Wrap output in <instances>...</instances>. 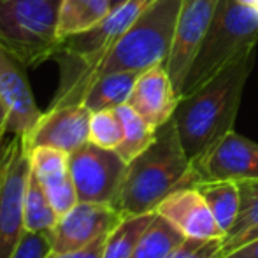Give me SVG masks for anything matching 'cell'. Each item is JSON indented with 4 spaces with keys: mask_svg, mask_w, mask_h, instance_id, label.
<instances>
[{
    "mask_svg": "<svg viewBox=\"0 0 258 258\" xmlns=\"http://www.w3.org/2000/svg\"><path fill=\"white\" fill-rule=\"evenodd\" d=\"M256 49L227 67L204 86L181 97L172 121L191 163L234 130L244 86L255 67Z\"/></svg>",
    "mask_w": 258,
    "mask_h": 258,
    "instance_id": "cell-1",
    "label": "cell"
},
{
    "mask_svg": "<svg viewBox=\"0 0 258 258\" xmlns=\"http://www.w3.org/2000/svg\"><path fill=\"white\" fill-rule=\"evenodd\" d=\"M195 181L194 163L181 146L176 125L169 119L156 128L153 143L128 162L114 207L123 216L155 213L167 195Z\"/></svg>",
    "mask_w": 258,
    "mask_h": 258,
    "instance_id": "cell-2",
    "label": "cell"
},
{
    "mask_svg": "<svg viewBox=\"0 0 258 258\" xmlns=\"http://www.w3.org/2000/svg\"><path fill=\"white\" fill-rule=\"evenodd\" d=\"M181 4L183 0H153L90 71L79 90V100L83 102L88 85L102 74L119 71L141 74L155 65H165L172 48Z\"/></svg>",
    "mask_w": 258,
    "mask_h": 258,
    "instance_id": "cell-3",
    "label": "cell"
},
{
    "mask_svg": "<svg viewBox=\"0 0 258 258\" xmlns=\"http://www.w3.org/2000/svg\"><path fill=\"white\" fill-rule=\"evenodd\" d=\"M258 11L237 0H220L204 41L184 78L181 97H186L216 78L246 53L256 49Z\"/></svg>",
    "mask_w": 258,
    "mask_h": 258,
    "instance_id": "cell-4",
    "label": "cell"
},
{
    "mask_svg": "<svg viewBox=\"0 0 258 258\" xmlns=\"http://www.w3.org/2000/svg\"><path fill=\"white\" fill-rule=\"evenodd\" d=\"M60 7L61 0H0V42L28 69L53 60Z\"/></svg>",
    "mask_w": 258,
    "mask_h": 258,
    "instance_id": "cell-5",
    "label": "cell"
},
{
    "mask_svg": "<svg viewBox=\"0 0 258 258\" xmlns=\"http://www.w3.org/2000/svg\"><path fill=\"white\" fill-rule=\"evenodd\" d=\"M32 174L30 148L11 136L0 169V258H11L25 235V195Z\"/></svg>",
    "mask_w": 258,
    "mask_h": 258,
    "instance_id": "cell-6",
    "label": "cell"
},
{
    "mask_svg": "<svg viewBox=\"0 0 258 258\" xmlns=\"http://www.w3.org/2000/svg\"><path fill=\"white\" fill-rule=\"evenodd\" d=\"M128 163L114 150L86 143L69 158V172L79 202L114 206Z\"/></svg>",
    "mask_w": 258,
    "mask_h": 258,
    "instance_id": "cell-7",
    "label": "cell"
},
{
    "mask_svg": "<svg viewBox=\"0 0 258 258\" xmlns=\"http://www.w3.org/2000/svg\"><path fill=\"white\" fill-rule=\"evenodd\" d=\"M220 0H183L165 69L181 95L184 78L204 41Z\"/></svg>",
    "mask_w": 258,
    "mask_h": 258,
    "instance_id": "cell-8",
    "label": "cell"
},
{
    "mask_svg": "<svg viewBox=\"0 0 258 258\" xmlns=\"http://www.w3.org/2000/svg\"><path fill=\"white\" fill-rule=\"evenodd\" d=\"M123 218L114 206L78 202L74 209L58 220L56 227L48 235L51 251L65 253L85 248L111 234Z\"/></svg>",
    "mask_w": 258,
    "mask_h": 258,
    "instance_id": "cell-9",
    "label": "cell"
},
{
    "mask_svg": "<svg viewBox=\"0 0 258 258\" xmlns=\"http://www.w3.org/2000/svg\"><path fill=\"white\" fill-rule=\"evenodd\" d=\"M90 119L92 111L83 102L49 105L25 139L30 150L49 146L71 155L90 143Z\"/></svg>",
    "mask_w": 258,
    "mask_h": 258,
    "instance_id": "cell-10",
    "label": "cell"
},
{
    "mask_svg": "<svg viewBox=\"0 0 258 258\" xmlns=\"http://www.w3.org/2000/svg\"><path fill=\"white\" fill-rule=\"evenodd\" d=\"M199 179H258V144L239 136L235 130L218 141L201 160L194 162Z\"/></svg>",
    "mask_w": 258,
    "mask_h": 258,
    "instance_id": "cell-11",
    "label": "cell"
},
{
    "mask_svg": "<svg viewBox=\"0 0 258 258\" xmlns=\"http://www.w3.org/2000/svg\"><path fill=\"white\" fill-rule=\"evenodd\" d=\"M27 69L0 42V97L9 109V136L27 137L42 116L32 93Z\"/></svg>",
    "mask_w": 258,
    "mask_h": 258,
    "instance_id": "cell-12",
    "label": "cell"
},
{
    "mask_svg": "<svg viewBox=\"0 0 258 258\" xmlns=\"http://www.w3.org/2000/svg\"><path fill=\"white\" fill-rule=\"evenodd\" d=\"M155 213L169 221L184 239H197V241L221 239L223 241V234L209 206L194 184L177 188L172 194H169L158 204Z\"/></svg>",
    "mask_w": 258,
    "mask_h": 258,
    "instance_id": "cell-13",
    "label": "cell"
},
{
    "mask_svg": "<svg viewBox=\"0 0 258 258\" xmlns=\"http://www.w3.org/2000/svg\"><path fill=\"white\" fill-rule=\"evenodd\" d=\"M179 100L181 95L167 74L165 65L160 63L137 76L126 104L132 105L153 128H160L172 119Z\"/></svg>",
    "mask_w": 258,
    "mask_h": 258,
    "instance_id": "cell-14",
    "label": "cell"
},
{
    "mask_svg": "<svg viewBox=\"0 0 258 258\" xmlns=\"http://www.w3.org/2000/svg\"><path fill=\"white\" fill-rule=\"evenodd\" d=\"M194 186L202 194L225 239L237 221L241 209L239 183L230 179H199Z\"/></svg>",
    "mask_w": 258,
    "mask_h": 258,
    "instance_id": "cell-15",
    "label": "cell"
},
{
    "mask_svg": "<svg viewBox=\"0 0 258 258\" xmlns=\"http://www.w3.org/2000/svg\"><path fill=\"white\" fill-rule=\"evenodd\" d=\"M139 72L119 71L95 78L83 95V104L92 112L104 109H116L126 104L137 81Z\"/></svg>",
    "mask_w": 258,
    "mask_h": 258,
    "instance_id": "cell-16",
    "label": "cell"
},
{
    "mask_svg": "<svg viewBox=\"0 0 258 258\" xmlns=\"http://www.w3.org/2000/svg\"><path fill=\"white\" fill-rule=\"evenodd\" d=\"M111 9V0H61L58 20L60 41L92 30Z\"/></svg>",
    "mask_w": 258,
    "mask_h": 258,
    "instance_id": "cell-17",
    "label": "cell"
},
{
    "mask_svg": "<svg viewBox=\"0 0 258 258\" xmlns=\"http://www.w3.org/2000/svg\"><path fill=\"white\" fill-rule=\"evenodd\" d=\"M241 209L232 230L221 241L220 256L258 237V179L239 181Z\"/></svg>",
    "mask_w": 258,
    "mask_h": 258,
    "instance_id": "cell-18",
    "label": "cell"
},
{
    "mask_svg": "<svg viewBox=\"0 0 258 258\" xmlns=\"http://www.w3.org/2000/svg\"><path fill=\"white\" fill-rule=\"evenodd\" d=\"M116 112L123 125V141L116 148V153L128 163L153 143L156 137V128H153L130 104L116 107Z\"/></svg>",
    "mask_w": 258,
    "mask_h": 258,
    "instance_id": "cell-19",
    "label": "cell"
},
{
    "mask_svg": "<svg viewBox=\"0 0 258 258\" xmlns=\"http://www.w3.org/2000/svg\"><path fill=\"white\" fill-rule=\"evenodd\" d=\"M155 213L125 216L107 235L102 258H130L141 237L153 221Z\"/></svg>",
    "mask_w": 258,
    "mask_h": 258,
    "instance_id": "cell-20",
    "label": "cell"
},
{
    "mask_svg": "<svg viewBox=\"0 0 258 258\" xmlns=\"http://www.w3.org/2000/svg\"><path fill=\"white\" fill-rule=\"evenodd\" d=\"M58 220L60 218L54 213L53 206L49 204L42 183L34 174H30L27 195H25V230L49 235L56 227Z\"/></svg>",
    "mask_w": 258,
    "mask_h": 258,
    "instance_id": "cell-21",
    "label": "cell"
},
{
    "mask_svg": "<svg viewBox=\"0 0 258 258\" xmlns=\"http://www.w3.org/2000/svg\"><path fill=\"white\" fill-rule=\"evenodd\" d=\"M183 241V235L155 213L153 221L143 234L130 258H167Z\"/></svg>",
    "mask_w": 258,
    "mask_h": 258,
    "instance_id": "cell-22",
    "label": "cell"
},
{
    "mask_svg": "<svg viewBox=\"0 0 258 258\" xmlns=\"http://www.w3.org/2000/svg\"><path fill=\"white\" fill-rule=\"evenodd\" d=\"M69 158H71V155L61 150H56V148L37 146L30 150L32 174L41 181L42 186L61 181L67 176H71Z\"/></svg>",
    "mask_w": 258,
    "mask_h": 258,
    "instance_id": "cell-23",
    "label": "cell"
},
{
    "mask_svg": "<svg viewBox=\"0 0 258 258\" xmlns=\"http://www.w3.org/2000/svg\"><path fill=\"white\" fill-rule=\"evenodd\" d=\"M123 141V125L116 109L92 112L90 119V143L105 150H114Z\"/></svg>",
    "mask_w": 258,
    "mask_h": 258,
    "instance_id": "cell-24",
    "label": "cell"
},
{
    "mask_svg": "<svg viewBox=\"0 0 258 258\" xmlns=\"http://www.w3.org/2000/svg\"><path fill=\"white\" fill-rule=\"evenodd\" d=\"M44 190L49 199V204L53 206L58 218L65 216V214L74 209L76 204L79 202L78 191H76V186H74V183H72L71 176H67L61 181H56V183H53V184H48V186H44Z\"/></svg>",
    "mask_w": 258,
    "mask_h": 258,
    "instance_id": "cell-25",
    "label": "cell"
},
{
    "mask_svg": "<svg viewBox=\"0 0 258 258\" xmlns=\"http://www.w3.org/2000/svg\"><path fill=\"white\" fill-rule=\"evenodd\" d=\"M221 251V239L197 241L184 239L167 258H218Z\"/></svg>",
    "mask_w": 258,
    "mask_h": 258,
    "instance_id": "cell-26",
    "label": "cell"
},
{
    "mask_svg": "<svg viewBox=\"0 0 258 258\" xmlns=\"http://www.w3.org/2000/svg\"><path fill=\"white\" fill-rule=\"evenodd\" d=\"M49 251H51V244H49L48 235L25 232L16 251L11 258H48Z\"/></svg>",
    "mask_w": 258,
    "mask_h": 258,
    "instance_id": "cell-27",
    "label": "cell"
},
{
    "mask_svg": "<svg viewBox=\"0 0 258 258\" xmlns=\"http://www.w3.org/2000/svg\"><path fill=\"white\" fill-rule=\"evenodd\" d=\"M107 235L97 239L95 242H92V244L85 246V248H81V249H74V251H65V253L49 251L48 258H102L104 256L105 239H107Z\"/></svg>",
    "mask_w": 258,
    "mask_h": 258,
    "instance_id": "cell-28",
    "label": "cell"
},
{
    "mask_svg": "<svg viewBox=\"0 0 258 258\" xmlns=\"http://www.w3.org/2000/svg\"><path fill=\"white\" fill-rule=\"evenodd\" d=\"M221 258H258V237L239 246V248L232 249Z\"/></svg>",
    "mask_w": 258,
    "mask_h": 258,
    "instance_id": "cell-29",
    "label": "cell"
},
{
    "mask_svg": "<svg viewBox=\"0 0 258 258\" xmlns=\"http://www.w3.org/2000/svg\"><path fill=\"white\" fill-rule=\"evenodd\" d=\"M9 136V109L0 97V137Z\"/></svg>",
    "mask_w": 258,
    "mask_h": 258,
    "instance_id": "cell-30",
    "label": "cell"
},
{
    "mask_svg": "<svg viewBox=\"0 0 258 258\" xmlns=\"http://www.w3.org/2000/svg\"><path fill=\"white\" fill-rule=\"evenodd\" d=\"M6 137H0V169H2V160H4V153H6Z\"/></svg>",
    "mask_w": 258,
    "mask_h": 258,
    "instance_id": "cell-31",
    "label": "cell"
},
{
    "mask_svg": "<svg viewBox=\"0 0 258 258\" xmlns=\"http://www.w3.org/2000/svg\"><path fill=\"white\" fill-rule=\"evenodd\" d=\"M123 2H126V0H111V7H118V6H121Z\"/></svg>",
    "mask_w": 258,
    "mask_h": 258,
    "instance_id": "cell-32",
    "label": "cell"
},
{
    "mask_svg": "<svg viewBox=\"0 0 258 258\" xmlns=\"http://www.w3.org/2000/svg\"><path fill=\"white\" fill-rule=\"evenodd\" d=\"M237 2L246 4V6H253V7H255V0H237Z\"/></svg>",
    "mask_w": 258,
    "mask_h": 258,
    "instance_id": "cell-33",
    "label": "cell"
},
{
    "mask_svg": "<svg viewBox=\"0 0 258 258\" xmlns=\"http://www.w3.org/2000/svg\"><path fill=\"white\" fill-rule=\"evenodd\" d=\"M255 9L258 11V0H255Z\"/></svg>",
    "mask_w": 258,
    "mask_h": 258,
    "instance_id": "cell-34",
    "label": "cell"
}]
</instances>
